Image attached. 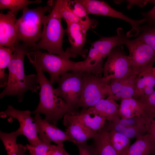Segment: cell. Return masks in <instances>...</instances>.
I'll list each match as a JSON object with an SVG mask.
<instances>
[{
	"instance_id": "cell-1",
	"label": "cell",
	"mask_w": 155,
	"mask_h": 155,
	"mask_svg": "<svg viewBox=\"0 0 155 155\" xmlns=\"http://www.w3.org/2000/svg\"><path fill=\"white\" fill-rule=\"evenodd\" d=\"M15 47L12 58L7 67L8 82L0 93V98L7 96H16L18 102H21L27 91L35 92L40 86L37 75L33 74L26 75L24 72V57L32 51L31 47L24 43L19 42L17 43Z\"/></svg>"
},
{
	"instance_id": "cell-2",
	"label": "cell",
	"mask_w": 155,
	"mask_h": 155,
	"mask_svg": "<svg viewBox=\"0 0 155 155\" xmlns=\"http://www.w3.org/2000/svg\"><path fill=\"white\" fill-rule=\"evenodd\" d=\"M26 55L32 65H36L43 71L49 74L52 84L57 82L60 77L69 71H86L94 75L98 72L97 67L87 65L84 60L75 62L55 54L43 53L39 50L31 51Z\"/></svg>"
},
{
	"instance_id": "cell-3",
	"label": "cell",
	"mask_w": 155,
	"mask_h": 155,
	"mask_svg": "<svg viewBox=\"0 0 155 155\" xmlns=\"http://www.w3.org/2000/svg\"><path fill=\"white\" fill-rule=\"evenodd\" d=\"M61 1L57 0L50 13L43 17L41 38L38 42L31 47L32 51L43 49L49 53L56 54L64 58L71 57L69 53L64 51L62 47L66 30L63 29L61 24L62 18L60 13Z\"/></svg>"
},
{
	"instance_id": "cell-4",
	"label": "cell",
	"mask_w": 155,
	"mask_h": 155,
	"mask_svg": "<svg viewBox=\"0 0 155 155\" xmlns=\"http://www.w3.org/2000/svg\"><path fill=\"white\" fill-rule=\"evenodd\" d=\"M32 65L37 72L40 89L39 93V102L32 113L44 114L46 120L56 125L63 116L67 114H70L69 110L63 100L55 93L53 84L43 71L36 65Z\"/></svg>"
},
{
	"instance_id": "cell-5",
	"label": "cell",
	"mask_w": 155,
	"mask_h": 155,
	"mask_svg": "<svg viewBox=\"0 0 155 155\" xmlns=\"http://www.w3.org/2000/svg\"><path fill=\"white\" fill-rule=\"evenodd\" d=\"M50 9L49 5L33 9L26 7L23 9L22 16L16 22L19 42L22 41L31 47L40 40L42 19L45 12Z\"/></svg>"
},
{
	"instance_id": "cell-6",
	"label": "cell",
	"mask_w": 155,
	"mask_h": 155,
	"mask_svg": "<svg viewBox=\"0 0 155 155\" xmlns=\"http://www.w3.org/2000/svg\"><path fill=\"white\" fill-rule=\"evenodd\" d=\"M84 71L64 73L59 78L57 82L58 87L54 90L55 93L61 97L66 104L70 114H74L78 112L77 106L82 95L84 85L82 75Z\"/></svg>"
},
{
	"instance_id": "cell-7",
	"label": "cell",
	"mask_w": 155,
	"mask_h": 155,
	"mask_svg": "<svg viewBox=\"0 0 155 155\" xmlns=\"http://www.w3.org/2000/svg\"><path fill=\"white\" fill-rule=\"evenodd\" d=\"M84 85L82 95L77 106L83 111L93 106L109 95L110 81L101 75L84 71Z\"/></svg>"
},
{
	"instance_id": "cell-8",
	"label": "cell",
	"mask_w": 155,
	"mask_h": 155,
	"mask_svg": "<svg viewBox=\"0 0 155 155\" xmlns=\"http://www.w3.org/2000/svg\"><path fill=\"white\" fill-rule=\"evenodd\" d=\"M125 44L129 51L128 56L133 73L138 75L152 68L155 62V50L145 43L136 39L127 38Z\"/></svg>"
},
{
	"instance_id": "cell-9",
	"label": "cell",
	"mask_w": 155,
	"mask_h": 155,
	"mask_svg": "<svg viewBox=\"0 0 155 155\" xmlns=\"http://www.w3.org/2000/svg\"><path fill=\"white\" fill-rule=\"evenodd\" d=\"M32 112L28 110L21 111L15 108L11 105H8L7 109L0 113V116L2 118H8L9 123L17 119L20 123V127L18 129L21 135L25 136L29 142L30 145L36 146L41 141L38 136L37 127L34 117L31 115Z\"/></svg>"
},
{
	"instance_id": "cell-10",
	"label": "cell",
	"mask_w": 155,
	"mask_h": 155,
	"mask_svg": "<svg viewBox=\"0 0 155 155\" xmlns=\"http://www.w3.org/2000/svg\"><path fill=\"white\" fill-rule=\"evenodd\" d=\"M103 77L110 80L124 78L134 74L132 71L129 56L122 49L117 47L113 49L107 56L103 65Z\"/></svg>"
},
{
	"instance_id": "cell-11",
	"label": "cell",
	"mask_w": 155,
	"mask_h": 155,
	"mask_svg": "<svg viewBox=\"0 0 155 155\" xmlns=\"http://www.w3.org/2000/svg\"><path fill=\"white\" fill-rule=\"evenodd\" d=\"M84 7L88 13L115 18L124 20L132 27L128 34L130 36H137L140 33L142 23L146 21L145 19L135 20L131 19L111 7L106 2L96 0H78Z\"/></svg>"
},
{
	"instance_id": "cell-12",
	"label": "cell",
	"mask_w": 155,
	"mask_h": 155,
	"mask_svg": "<svg viewBox=\"0 0 155 155\" xmlns=\"http://www.w3.org/2000/svg\"><path fill=\"white\" fill-rule=\"evenodd\" d=\"M65 30L71 47L66 50L71 57L75 58L80 55L84 59L87 57L88 50L84 49L86 40V33L90 27L93 28L89 24H80L66 22Z\"/></svg>"
},
{
	"instance_id": "cell-13",
	"label": "cell",
	"mask_w": 155,
	"mask_h": 155,
	"mask_svg": "<svg viewBox=\"0 0 155 155\" xmlns=\"http://www.w3.org/2000/svg\"><path fill=\"white\" fill-rule=\"evenodd\" d=\"M35 122L40 140L44 142H53L59 146L63 147V142L72 141L65 131H63L54 125L42 119L40 114H35Z\"/></svg>"
},
{
	"instance_id": "cell-14",
	"label": "cell",
	"mask_w": 155,
	"mask_h": 155,
	"mask_svg": "<svg viewBox=\"0 0 155 155\" xmlns=\"http://www.w3.org/2000/svg\"><path fill=\"white\" fill-rule=\"evenodd\" d=\"M16 14L10 10L6 14L2 12L0 13V45L14 50L19 42L16 27Z\"/></svg>"
},
{
	"instance_id": "cell-15",
	"label": "cell",
	"mask_w": 155,
	"mask_h": 155,
	"mask_svg": "<svg viewBox=\"0 0 155 155\" xmlns=\"http://www.w3.org/2000/svg\"><path fill=\"white\" fill-rule=\"evenodd\" d=\"M137 75L132 74L122 78L110 80V92L107 98L115 101L133 97Z\"/></svg>"
},
{
	"instance_id": "cell-16",
	"label": "cell",
	"mask_w": 155,
	"mask_h": 155,
	"mask_svg": "<svg viewBox=\"0 0 155 155\" xmlns=\"http://www.w3.org/2000/svg\"><path fill=\"white\" fill-rule=\"evenodd\" d=\"M63 117V124L66 128L65 132L72 142L75 144L86 143L89 140L93 139L96 135L97 132L71 119L68 114Z\"/></svg>"
},
{
	"instance_id": "cell-17",
	"label": "cell",
	"mask_w": 155,
	"mask_h": 155,
	"mask_svg": "<svg viewBox=\"0 0 155 155\" xmlns=\"http://www.w3.org/2000/svg\"><path fill=\"white\" fill-rule=\"evenodd\" d=\"M119 108V106L115 101L107 98L101 100L93 106L78 113H94L104 117L108 121H117L121 119Z\"/></svg>"
},
{
	"instance_id": "cell-18",
	"label": "cell",
	"mask_w": 155,
	"mask_h": 155,
	"mask_svg": "<svg viewBox=\"0 0 155 155\" xmlns=\"http://www.w3.org/2000/svg\"><path fill=\"white\" fill-rule=\"evenodd\" d=\"M152 69L137 75L133 98L142 100L148 97L154 91L155 75Z\"/></svg>"
},
{
	"instance_id": "cell-19",
	"label": "cell",
	"mask_w": 155,
	"mask_h": 155,
	"mask_svg": "<svg viewBox=\"0 0 155 155\" xmlns=\"http://www.w3.org/2000/svg\"><path fill=\"white\" fill-rule=\"evenodd\" d=\"M119 112L121 119H127L135 116L145 118L147 113L144 104L133 97L121 100Z\"/></svg>"
},
{
	"instance_id": "cell-20",
	"label": "cell",
	"mask_w": 155,
	"mask_h": 155,
	"mask_svg": "<svg viewBox=\"0 0 155 155\" xmlns=\"http://www.w3.org/2000/svg\"><path fill=\"white\" fill-rule=\"evenodd\" d=\"M127 38L123 34L119 33L112 37H101L99 40L91 43V47L96 49L104 59L115 48L125 44Z\"/></svg>"
},
{
	"instance_id": "cell-21",
	"label": "cell",
	"mask_w": 155,
	"mask_h": 155,
	"mask_svg": "<svg viewBox=\"0 0 155 155\" xmlns=\"http://www.w3.org/2000/svg\"><path fill=\"white\" fill-rule=\"evenodd\" d=\"M71 119L83 124L88 128L96 132L101 129L104 126L106 120V118L100 115L92 112L75 114H68Z\"/></svg>"
},
{
	"instance_id": "cell-22",
	"label": "cell",
	"mask_w": 155,
	"mask_h": 155,
	"mask_svg": "<svg viewBox=\"0 0 155 155\" xmlns=\"http://www.w3.org/2000/svg\"><path fill=\"white\" fill-rule=\"evenodd\" d=\"M136 138L125 155H150L155 152V144L148 134Z\"/></svg>"
},
{
	"instance_id": "cell-23",
	"label": "cell",
	"mask_w": 155,
	"mask_h": 155,
	"mask_svg": "<svg viewBox=\"0 0 155 155\" xmlns=\"http://www.w3.org/2000/svg\"><path fill=\"white\" fill-rule=\"evenodd\" d=\"M93 139L96 155H117L111 144L107 131L102 128Z\"/></svg>"
},
{
	"instance_id": "cell-24",
	"label": "cell",
	"mask_w": 155,
	"mask_h": 155,
	"mask_svg": "<svg viewBox=\"0 0 155 155\" xmlns=\"http://www.w3.org/2000/svg\"><path fill=\"white\" fill-rule=\"evenodd\" d=\"M103 129L109 131L113 130L121 133L130 138H137L146 132V129L140 128L129 127L116 121H108L105 123Z\"/></svg>"
},
{
	"instance_id": "cell-25",
	"label": "cell",
	"mask_w": 155,
	"mask_h": 155,
	"mask_svg": "<svg viewBox=\"0 0 155 155\" xmlns=\"http://www.w3.org/2000/svg\"><path fill=\"white\" fill-rule=\"evenodd\" d=\"M14 50L0 45V87H5L8 79V74L5 70L11 59Z\"/></svg>"
},
{
	"instance_id": "cell-26",
	"label": "cell",
	"mask_w": 155,
	"mask_h": 155,
	"mask_svg": "<svg viewBox=\"0 0 155 155\" xmlns=\"http://www.w3.org/2000/svg\"><path fill=\"white\" fill-rule=\"evenodd\" d=\"M111 144L117 155H125L130 146V139L123 134L112 130L108 131Z\"/></svg>"
},
{
	"instance_id": "cell-27",
	"label": "cell",
	"mask_w": 155,
	"mask_h": 155,
	"mask_svg": "<svg viewBox=\"0 0 155 155\" xmlns=\"http://www.w3.org/2000/svg\"><path fill=\"white\" fill-rule=\"evenodd\" d=\"M69 0H62L60 9V13L62 18L66 22L80 24H89L94 27L98 24L95 20L92 19L90 21H86L78 17L74 14L70 9L68 5Z\"/></svg>"
},
{
	"instance_id": "cell-28",
	"label": "cell",
	"mask_w": 155,
	"mask_h": 155,
	"mask_svg": "<svg viewBox=\"0 0 155 155\" xmlns=\"http://www.w3.org/2000/svg\"><path fill=\"white\" fill-rule=\"evenodd\" d=\"M20 135H21L20 134L18 129L10 133L0 131V138L7 151V155H18L16 139Z\"/></svg>"
},
{
	"instance_id": "cell-29",
	"label": "cell",
	"mask_w": 155,
	"mask_h": 155,
	"mask_svg": "<svg viewBox=\"0 0 155 155\" xmlns=\"http://www.w3.org/2000/svg\"><path fill=\"white\" fill-rule=\"evenodd\" d=\"M42 1L39 0H0V9H9L12 13L17 14L18 11L23 9L28 5L33 3H38Z\"/></svg>"
},
{
	"instance_id": "cell-30",
	"label": "cell",
	"mask_w": 155,
	"mask_h": 155,
	"mask_svg": "<svg viewBox=\"0 0 155 155\" xmlns=\"http://www.w3.org/2000/svg\"><path fill=\"white\" fill-rule=\"evenodd\" d=\"M141 33L136 39L148 44L155 50V27L149 25L140 28Z\"/></svg>"
},
{
	"instance_id": "cell-31",
	"label": "cell",
	"mask_w": 155,
	"mask_h": 155,
	"mask_svg": "<svg viewBox=\"0 0 155 155\" xmlns=\"http://www.w3.org/2000/svg\"><path fill=\"white\" fill-rule=\"evenodd\" d=\"M69 7L72 12L79 18L86 21H90L87 11L83 5L78 0H69Z\"/></svg>"
},
{
	"instance_id": "cell-32",
	"label": "cell",
	"mask_w": 155,
	"mask_h": 155,
	"mask_svg": "<svg viewBox=\"0 0 155 155\" xmlns=\"http://www.w3.org/2000/svg\"><path fill=\"white\" fill-rule=\"evenodd\" d=\"M51 143L44 142L41 141L36 146L27 144L25 146L30 155H46L48 150L52 146Z\"/></svg>"
},
{
	"instance_id": "cell-33",
	"label": "cell",
	"mask_w": 155,
	"mask_h": 155,
	"mask_svg": "<svg viewBox=\"0 0 155 155\" xmlns=\"http://www.w3.org/2000/svg\"><path fill=\"white\" fill-rule=\"evenodd\" d=\"M145 119L147 134L150 136L155 144V113Z\"/></svg>"
},
{
	"instance_id": "cell-34",
	"label": "cell",
	"mask_w": 155,
	"mask_h": 155,
	"mask_svg": "<svg viewBox=\"0 0 155 155\" xmlns=\"http://www.w3.org/2000/svg\"><path fill=\"white\" fill-rule=\"evenodd\" d=\"M139 100L144 104L148 113H152L155 112V90L147 98Z\"/></svg>"
},
{
	"instance_id": "cell-35",
	"label": "cell",
	"mask_w": 155,
	"mask_h": 155,
	"mask_svg": "<svg viewBox=\"0 0 155 155\" xmlns=\"http://www.w3.org/2000/svg\"><path fill=\"white\" fill-rule=\"evenodd\" d=\"M76 145L78 149L79 155H96L93 145H88L87 142Z\"/></svg>"
},
{
	"instance_id": "cell-36",
	"label": "cell",
	"mask_w": 155,
	"mask_h": 155,
	"mask_svg": "<svg viewBox=\"0 0 155 155\" xmlns=\"http://www.w3.org/2000/svg\"><path fill=\"white\" fill-rule=\"evenodd\" d=\"M152 2L155 4V1ZM142 15L144 19L147 21L149 25L155 27V5L153 8L147 12L143 13Z\"/></svg>"
},
{
	"instance_id": "cell-37",
	"label": "cell",
	"mask_w": 155,
	"mask_h": 155,
	"mask_svg": "<svg viewBox=\"0 0 155 155\" xmlns=\"http://www.w3.org/2000/svg\"><path fill=\"white\" fill-rule=\"evenodd\" d=\"M63 147L52 145L48 150L46 155H65Z\"/></svg>"
},
{
	"instance_id": "cell-38",
	"label": "cell",
	"mask_w": 155,
	"mask_h": 155,
	"mask_svg": "<svg viewBox=\"0 0 155 155\" xmlns=\"http://www.w3.org/2000/svg\"><path fill=\"white\" fill-rule=\"evenodd\" d=\"M18 155H26L25 152L27 149L25 146L21 144H17Z\"/></svg>"
},
{
	"instance_id": "cell-39",
	"label": "cell",
	"mask_w": 155,
	"mask_h": 155,
	"mask_svg": "<svg viewBox=\"0 0 155 155\" xmlns=\"http://www.w3.org/2000/svg\"><path fill=\"white\" fill-rule=\"evenodd\" d=\"M64 152L65 154V155H70L69 153H68L65 150V149H64Z\"/></svg>"
},
{
	"instance_id": "cell-40",
	"label": "cell",
	"mask_w": 155,
	"mask_h": 155,
	"mask_svg": "<svg viewBox=\"0 0 155 155\" xmlns=\"http://www.w3.org/2000/svg\"><path fill=\"white\" fill-rule=\"evenodd\" d=\"M152 70L154 74L155 75V67L152 68Z\"/></svg>"
}]
</instances>
